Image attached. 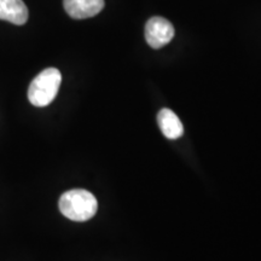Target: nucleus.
I'll use <instances>...</instances> for the list:
<instances>
[{
	"instance_id": "5",
	"label": "nucleus",
	"mask_w": 261,
	"mask_h": 261,
	"mask_svg": "<svg viewBox=\"0 0 261 261\" xmlns=\"http://www.w3.org/2000/svg\"><path fill=\"white\" fill-rule=\"evenodd\" d=\"M28 8L22 0H0V19L22 25L28 21Z\"/></svg>"
},
{
	"instance_id": "6",
	"label": "nucleus",
	"mask_w": 261,
	"mask_h": 261,
	"mask_svg": "<svg viewBox=\"0 0 261 261\" xmlns=\"http://www.w3.org/2000/svg\"><path fill=\"white\" fill-rule=\"evenodd\" d=\"M158 122L163 136L167 137L168 139H177L184 135V127L179 120V117L173 113L171 109L160 110L158 115Z\"/></svg>"
},
{
	"instance_id": "3",
	"label": "nucleus",
	"mask_w": 261,
	"mask_h": 261,
	"mask_svg": "<svg viewBox=\"0 0 261 261\" xmlns=\"http://www.w3.org/2000/svg\"><path fill=\"white\" fill-rule=\"evenodd\" d=\"M174 37V27L168 19L151 17L145 24V40L152 48H161Z\"/></svg>"
},
{
	"instance_id": "4",
	"label": "nucleus",
	"mask_w": 261,
	"mask_h": 261,
	"mask_svg": "<svg viewBox=\"0 0 261 261\" xmlns=\"http://www.w3.org/2000/svg\"><path fill=\"white\" fill-rule=\"evenodd\" d=\"M64 10L71 18L93 17L104 8V0H63Z\"/></svg>"
},
{
	"instance_id": "2",
	"label": "nucleus",
	"mask_w": 261,
	"mask_h": 261,
	"mask_svg": "<svg viewBox=\"0 0 261 261\" xmlns=\"http://www.w3.org/2000/svg\"><path fill=\"white\" fill-rule=\"evenodd\" d=\"M62 83L61 71L47 68L34 77L28 89V99L34 107H47L54 102Z\"/></svg>"
},
{
	"instance_id": "1",
	"label": "nucleus",
	"mask_w": 261,
	"mask_h": 261,
	"mask_svg": "<svg viewBox=\"0 0 261 261\" xmlns=\"http://www.w3.org/2000/svg\"><path fill=\"white\" fill-rule=\"evenodd\" d=\"M97 198L84 189L64 192L60 198V211L68 219L73 221H87L97 213Z\"/></svg>"
}]
</instances>
